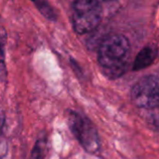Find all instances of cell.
Returning <instances> with one entry per match:
<instances>
[{
    "mask_svg": "<svg viewBox=\"0 0 159 159\" xmlns=\"http://www.w3.org/2000/svg\"><path fill=\"white\" fill-rule=\"evenodd\" d=\"M129 48V39L120 34H111L102 41L98 61L108 77L116 78L124 74Z\"/></svg>",
    "mask_w": 159,
    "mask_h": 159,
    "instance_id": "obj_1",
    "label": "cell"
},
{
    "mask_svg": "<svg viewBox=\"0 0 159 159\" xmlns=\"http://www.w3.org/2000/svg\"><path fill=\"white\" fill-rule=\"evenodd\" d=\"M102 7L99 1L78 0L72 4L71 20L78 34L93 32L101 23Z\"/></svg>",
    "mask_w": 159,
    "mask_h": 159,
    "instance_id": "obj_2",
    "label": "cell"
},
{
    "mask_svg": "<svg viewBox=\"0 0 159 159\" xmlns=\"http://www.w3.org/2000/svg\"><path fill=\"white\" fill-rule=\"evenodd\" d=\"M66 120L70 130L85 151L95 154L100 150L101 143L98 131L89 118L76 111L67 110Z\"/></svg>",
    "mask_w": 159,
    "mask_h": 159,
    "instance_id": "obj_3",
    "label": "cell"
},
{
    "mask_svg": "<svg viewBox=\"0 0 159 159\" xmlns=\"http://www.w3.org/2000/svg\"><path fill=\"white\" fill-rule=\"evenodd\" d=\"M130 97L133 103L139 108H157L159 101L158 75H149L141 78L133 86Z\"/></svg>",
    "mask_w": 159,
    "mask_h": 159,
    "instance_id": "obj_4",
    "label": "cell"
},
{
    "mask_svg": "<svg viewBox=\"0 0 159 159\" xmlns=\"http://www.w3.org/2000/svg\"><path fill=\"white\" fill-rule=\"evenodd\" d=\"M157 57V48L154 46L143 48L136 56L133 62V70L140 71L151 65Z\"/></svg>",
    "mask_w": 159,
    "mask_h": 159,
    "instance_id": "obj_5",
    "label": "cell"
},
{
    "mask_svg": "<svg viewBox=\"0 0 159 159\" xmlns=\"http://www.w3.org/2000/svg\"><path fill=\"white\" fill-rule=\"evenodd\" d=\"M7 32L4 27L0 26V80L6 78V64H5V48L7 44Z\"/></svg>",
    "mask_w": 159,
    "mask_h": 159,
    "instance_id": "obj_6",
    "label": "cell"
},
{
    "mask_svg": "<svg viewBox=\"0 0 159 159\" xmlns=\"http://www.w3.org/2000/svg\"><path fill=\"white\" fill-rule=\"evenodd\" d=\"M34 4L36 6L38 10L41 12V14L45 18H47L48 20H49L51 21L56 20L57 18H56L55 11L52 8V7L49 5V3H48L46 1H35V2H34Z\"/></svg>",
    "mask_w": 159,
    "mask_h": 159,
    "instance_id": "obj_7",
    "label": "cell"
},
{
    "mask_svg": "<svg viewBox=\"0 0 159 159\" xmlns=\"http://www.w3.org/2000/svg\"><path fill=\"white\" fill-rule=\"evenodd\" d=\"M47 151L46 138H40L34 144L30 159H44Z\"/></svg>",
    "mask_w": 159,
    "mask_h": 159,
    "instance_id": "obj_8",
    "label": "cell"
}]
</instances>
